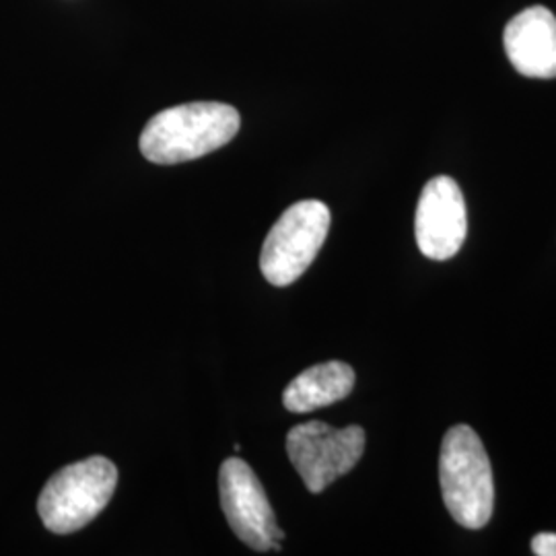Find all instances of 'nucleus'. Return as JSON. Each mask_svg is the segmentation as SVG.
<instances>
[{"label": "nucleus", "instance_id": "nucleus-1", "mask_svg": "<svg viewBox=\"0 0 556 556\" xmlns=\"http://www.w3.org/2000/svg\"><path fill=\"white\" fill-rule=\"evenodd\" d=\"M241 118L236 108L219 101H197L155 114L140 135V153L157 165L194 161L231 142Z\"/></svg>", "mask_w": 556, "mask_h": 556}, {"label": "nucleus", "instance_id": "nucleus-2", "mask_svg": "<svg viewBox=\"0 0 556 556\" xmlns=\"http://www.w3.org/2000/svg\"><path fill=\"white\" fill-rule=\"evenodd\" d=\"M439 484L443 503L457 526L484 528L495 509V482L491 459L468 425L452 427L439 454Z\"/></svg>", "mask_w": 556, "mask_h": 556}, {"label": "nucleus", "instance_id": "nucleus-3", "mask_svg": "<svg viewBox=\"0 0 556 556\" xmlns=\"http://www.w3.org/2000/svg\"><path fill=\"white\" fill-rule=\"evenodd\" d=\"M118 470L112 459L91 456L64 466L43 486L38 514L54 534H73L91 523L112 501Z\"/></svg>", "mask_w": 556, "mask_h": 556}, {"label": "nucleus", "instance_id": "nucleus-4", "mask_svg": "<svg viewBox=\"0 0 556 556\" xmlns=\"http://www.w3.org/2000/svg\"><path fill=\"white\" fill-rule=\"evenodd\" d=\"M330 231V208L321 200L289 206L268 231L260 254V270L275 287H289L316 260Z\"/></svg>", "mask_w": 556, "mask_h": 556}, {"label": "nucleus", "instance_id": "nucleus-5", "mask_svg": "<svg viewBox=\"0 0 556 556\" xmlns=\"http://www.w3.org/2000/svg\"><path fill=\"white\" fill-rule=\"evenodd\" d=\"M365 452V431L358 425L334 429L309 420L287 433V454L307 491L318 495L358 464Z\"/></svg>", "mask_w": 556, "mask_h": 556}, {"label": "nucleus", "instance_id": "nucleus-6", "mask_svg": "<svg viewBox=\"0 0 556 556\" xmlns=\"http://www.w3.org/2000/svg\"><path fill=\"white\" fill-rule=\"evenodd\" d=\"M220 507L233 534L252 551H280L285 532L278 528L277 517L254 470L239 457H229L220 464Z\"/></svg>", "mask_w": 556, "mask_h": 556}, {"label": "nucleus", "instance_id": "nucleus-7", "mask_svg": "<svg viewBox=\"0 0 556 556\" xmlns=\"http://www.w3.org/2000/svg\"><path fill=\"white\" fill-rule=\"evenodd\" d=\"M418 250L427 258H454L468 236L466 200L450 176L429 179L418 199L415 217Z\"/></svg>", "mask_w": 556, "mask_h": 556}, {"label": "nucleus", "instance_id": "nucleus-8", "mask_svg": "<svg viewBox=\"0 0 556 556\" xmlns=\"http://www.w3.org/2000/svg\"><path fill=\"white\" fill-rule=\"evenodd\" d=\"M503 43L517 73L556 79V17L546 7H530L507 23Z\"/></svg>", "mask_w": 556, "mask_h": 556}, {"label": "nucleus", "instance_id": "nucleus-9", "mask_svg": "<svg viewBox=\"0 0 556 556\" xmlns=\"http://www.w3.org/2000/svg\"><path fill=\"white\" fill-rule=\"evenodd\" d=\"M355 369L342 361L319 363L293 379L285 392L282 404L289 413L303 415L337 404L355 388Z\"/></svg>", "mask_w": 556, "mask_h": 556}, {"label": "nucleus", "instance_id": "nucleus-10", "mask_svg": "<svg viewBox=\"0 0 556 556\" xmlns=\"http://www.w3.org/2000/svg\"><path fill=\"white\" fill-rule=\"evenodd\" d=\"M532 553L536 556H556L555 532H542L532 538Z\"/></svg>", "mask_w": 556, "mask_h": 556}]
</instances>
